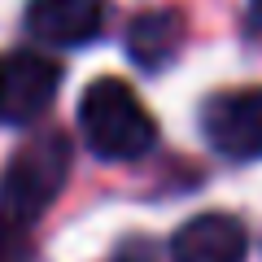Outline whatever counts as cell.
<instances>
[{
  "instance_id": "5b68a950",
  "label": "cell",
  "mask_w": 262,
  "mask_h": 262,
  "mask_svg": "<svg viewBox=\"0 0 262 262\" xmlns=\"http://www.w3.org/2000/svg\"><path fill=\"white\" fill-rule=\"evenodd\" d=\"M27 27L39 44L79 48L101 35L105 27V0H31Z\"/></svg>"
},
{
  "instance_id": "9c48e42d",
  "label": "cell",
  "mask_w": 262,
  "mask_h": 262,
  "mask_svg": "<svg viewBox=\"0 0 262 262\" xmlns=\"http://www.w3.org/2000/svg\"><path fill=\"white\" fill-rule=\"evenodd\" d=\"M114 262H158V253H153L149 241H127L118 253H114Z\"/></svg>"
},
{
  "instance_id": "7a4b0ae2",
  "label": "cell",
  "mask_w": 262,
  "mask_h": 262,
  "mask_svg": "<svg viewBox=\"0 0 262 262\" xmlns=\"http://www.w3.org/2000/svg\"><path fill=\"white\" fill-rule=\"evenodd\" d=\"M70 179V140L61 131H39L22 144L0 179V219L9 227H35Z\"/></svg>"
},
{
  "instance_id": "8992f818",
  "label": "cell",
  "mask_w": 262,
  "mask_h": 262,
  "mask_svg": "<svg viewBox=\"0 0 262 262\" xmlns=\"http://www.w3.org/2000/svg\"><path fill=\"white\" fill-rule=\"evenodd\" d=\"M249 232L236 214H196L170 241L175 262H245Z\"/></svg>"
},
{
  "instance_id": "ba28073f",
  "label": "cell",
  "mask_w": 262,
  "mask_h": 262,
  "mask_svg": "<svg viewBox=\"0 0 262 262\" xmlns=\"http://www.w3.org/2000/svg\"><path fill=\"white\" fill-rule=\"evenodd\" d=\"M0 262H31V241L22 227H9L0 219Z\"/></svg>"
},
{
  "instance_id": "8fae6325",
  "label": "cell",
  "mask_w": 262,
  "mask_h": 262,
  "mask_svg": "<svg viewBox=\"0 0 262 262\" xmlns=\"http://www.w3.org/2000/svg\"><path fill=\"white\" fill-rule=\"evenodd\" d=\"M249 5H253V13H258V18H262V0H249Z\"/></svg>"
},
{
  "instance_id": "6da1fadb",
  "label": "cell",
  "mask_w": 262,
  "mask_h": 262,
  "mask_svg": "<svg viewBox=\"0 0 262 262\" xmlns=\"http://www.w3.org/2000/svg\"><path fill=\"white\" fill-rule=\"evenodd\" d=\"M79 131L88 149L105 162H131L158 144V122L149 105L122 79H96L79 101Z\"/></svg>"
},
{
  "instance_id": "277c9868",
  "label": "cell",
  "mask_w": 262,
  "mask_h": 262,
  "mask_svg": "<svg viewBox=\"0 0 262 262\" xmlns=\"http://www.w3.org/2000/svg\"><path fill=\"white\" fill-rule=\"evenodd\" d=\"M61 66L44 53H13L5 57V110L0 118L9 122H35L53 105Z\"/></svg>"
},
{
  "instance_id": "52a82bcc",
  "label": "cell",
  "mask_w": 262,
  "mask_h": 262,
  "mask_svg": "<svg viewBox=\"0 0 262 262\" xmlns=\"http://www.w3.org/2000/svg\"><path fill=\"white\" fill-rule=\"evenodd\" d=\"M184 44V13L175 9H149L131 22L127 31V53L144 70H162Z\"/></svg>"
},
{
  "instance_id": "30bf717a",
  "label": "cell",
  "mask_w": 262,
  "mask_h": 262,
  "mask_svg": "<svg viewBox=\"0 0 262 262\" xmlns=\"http://www.w3.org/2000/svg\"><path fill=\"white\" fill-rule=\"evenodd\" d=\"M0 110H5V61H0Z\"/></svg>"
},
{
  "instance_id": "3957f363",
  "label": "cell",
  "mask_w": 262,
  "mask_h": 262,
  "mask_svg": "<svg viewBox=\"0 0 262 262\" xmlns=\"http://www.w3.org/2000/svg\"><path fill=\"white\" fill-rule=\"evenodd\" d=\"M201 131L214 144V153L232 162H258L262 158V83L258 88H232L206 101Z\"/></svg>"
}]
</instances>
